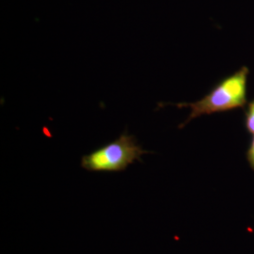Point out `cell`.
<instances>
[{
    "mask_svg": "<svg viewBox=\"0 0 254 254\" xmlns=\"http://www.w3.org/2000/svg\"><path fill=\"white\" fill-rule=\"evenodd\" d=\"M249 73V68L247 66H243L236 73L218 82L200 100L193 103L172 104L179 109H190V114L179 128L186 127L192 120L203 115H211L214 113L243 109L247 104Z\"/></svg>",
    "mask_w": 254,
    "mask_h": 254,
    "instance_id": "cell-1",
    "label": "cell"
},
{
    "mask_svg": "<svg viewBox=\"0 0 254 254\" xmlns=\"http://www.w3.org/2000/svg\"><path fill=\"white\" fill-rule=\"evenodd\" d=\"M148 153L126 131L115 140L84 155L81 167L88 172L120 173L135 161H141L142 155Z\"/></svg>",
    "mask_w": 254,
    "mask_h": 254,
    "instance_id": "cell-2",
    "label": "cell"
},
{
    "mask_svg": "<svg viewBox=\"0 0 254 254\" xmlns=\"http://www.w3.org/2000/svg\"><path fill=\"white\" fill-rule=\"evenodd\" d=\"M244 125L246 130L250 134L254 135V99L249 103L246 109Z\"/></svg>",
    "mask_w": 254,
    "mask_h": 254,
    "instance_id": "cell-3",
    "label": "cell"
},
{
    "mask_svg": "<svg viewBox=\"0 0 254 254\" xmlns=\"http://www.w3.org/2000/svg\"><path fill=\"white\" fill-rule=\"evenodd\" d=\"M247 160L250 164L251 168L254 171V135H253L251 143H250V147L247 151Z\"/></svg>",
    "mask_w": 254,
    "mask_h": 254,
    "instance_id": "cell-4",
    "label": "cell"
}]
</instances>
